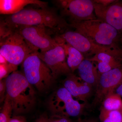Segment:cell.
Segmentation results:
<instances>
[{
  "instance_id": "25",
  "label": "cell",
  "mask_w": 122,
  "mask_h": 122,
  "mask_svg": "<svg viewBox=\"0 0 122 122\" xmlns=\"http://www.w3.org/2000/svg\"><path fill=\"white\" fill-rule=\"evenodd\" d=\"M35 122H50L49 119L45 115H42L37 118Z\"/></svg>"
},
{
  "instance_id": "26",
  "label": "cell",
  "mask_w": 122,
  "mask_h": 122,
  "mask_svg": "<svg viewBox=\"0 0 122 122\" xmlns=\"http://www.w3.org/2000/svg\"><path fill=\"white\" fill-rule=\"evenodd\" d=\"M9 122H26L23 118L19 116H15L11 118Z\"/></svg>"
},
{
  "instance_id": "8",
  "label": "cell",
  "mask_w": 122,
  "mask_h": 122,
  "mask_svg": "<svg viewBox=\"0 0 122 122\" xmlns=\"http://www.w3.org/2000/svg\"><path fill=\"white\" fill-rule=\"evenodd\" d=\"M59 35L63 41L80 51L84 56H94L99 53H106L122 58L121 48L96 44L75 30H67Z\"/></svg>"
},
{
  "instance_id": "28",
  "label": "cell",
  "mask_w": 122,
  "mask_h": 122,
  "mask_svg": "<svg viewBox=\"0 0 122 122\" xmlns=\"http://www.w3.org/2000/svg\"><path fill=\"white\" fill-rule=\"evenodd\" d=\"M0 64H4L8 62L7 60L3 56L0 55Z\"/></svg>"
},
{
  "instance_id": "1",
  "label": "cell",
  "mask_w": 122,
  "mask_h": 122,
  "mask_svg": "<svg viewBox=\"0 0 122 122\" xmlns=\"http://www.w3.org/2000/svg\"><path fill=\"white\" fill-rule=\"evenodd\" d=\"M43 25L61 34L70 27L65 19L55 10L48 7L25 8L12 15H7L0 21V35L21 27Z\"/></svg>"
},
{
  "instance_id": "18",
  "label": "cell",
  "mask_w": 122,
  "mask_h": 122,
  "mask_svg": "<svg viewBox=\"0 0 122 122\" xmlns=\"http://www.w3.org/2000/svg\"><path fill=\"white\" fill-rule=\"evenodd\" d=\"M102 103V107L107 110L120 111L122 106V98L114 92L107 95Z\"/></svg>"
},
{
  "instance_id": "15",
  "label": "cell",
  "mask_w": 122,
  "mask_h": 122,
  "mask_svg": "<svg viewBox=\"0 0 122 122\" xmlns=\"http://www.w3.org/2000/svg\"><path fill=\"white\" fill-rule=\"evenodd\" d=\"M86 59L97 63V68L100 74L122 66V58L107 53H99Z\"/></svg>"
},
{
  "instance_id": "17",
  "label": "cell",
  "mask_w": 122,
  "mask_h": 122,
  "mask_svg": "<svg viewBox=\"0 0 122 122\" xmlns=\"http://www.w3.org/2000/svg\"><path fill=\"white\" fill-rule=\"evenodd\" d=\"M57 36L64 48L68 66L72 73H73L77 69L81 62L85 59L84 55L80 51L63 41L59 35Z\"/></svg>"
},
{
  "instance_id": "6",
  "label": "cell",
  "mask_w": 122,
  "mask_h": 122,
  "mask_svg": "<svg viewBox=\"0 0 122 122\" xmlns=\"http://www.w3.org/2000/svg\"><path fill=\"white\" fill-rule=\"evenodd\" d=\"M14 30L20 33L26 42L37 51L46 52L59 44L56 39V35L54 37L52 36L53 34H58L43 25L21 27Z\"/></svg>"
},
{
  "instance_id": "13",
  "label": "cell",
  "mask_w": 122,
  "mask_h": 122,
  "mask_svg": "<svg viewBox=\"0 0 122 122\" xmlns=\"http://www.w3.org/2000/svg\"><path fill=\"white\" fill-rule=\"evenodd\" d=\"M63 84V87L78 101L86 102L91 93L92 86L72 72L67 75Z\"/></svg>"
},
{
  "instance_id": "2",
  "label": "cell",
  "mask_w": 122,
  "mask_h": 122,
  "mask_svg": "<svg viewBox=\"0 0 122 122\" xmlns=\"http://www.w3.org/2000/svg\"><path fill=\"white\" fill-rule=\"evenodd\" d=\"M6 95L11 100L13 113L18 114L28 112L34 106L36 93L26 80L23 73L16 71L5 78Z\"/></svg>"
},
{
  "instance_id": "22",
  "label": "cell",
  "mask_w": 122,
  "mask_h": 122,
  "mask_svg": "<svg viewBox=\"0 0 122 122\" xmlns=\"http://www.w3.org/2000/svg\"><path fill=\"white\" fill-rule=\"evenodd\" d=\"M6 85L5 78L0 81V102L4 101L6 94Z\"/></svg>"
},
{
  "instance_id": "29",
  "label": "cell",
  "mask_w": 122,
  "mask_h": 122,
  "mask_svg": "<svg viewBox=\"0 0 122 122\" xmlns=\"http://www.w3.org/2000/svg\"><path fill=\"white\" fill-rule=\"evenodd\" d=\"M83 122H97L95 120L93 119H85L82 120Z\"/></svg>"
},
{
  "instance_id": "4",
  "label": "cell",
  "mask_w": 122,
  "mask_h": 122,
  "mask_svg": "<svg viewBox=\"0 0 122 122\" xmlns=\"http://www.w3.org/2000/svg\"><path fill=\"white\" fill-rule=\"evenodd\" d=\"M38 52L29 55L22 63L21 68L29 83L42 92L50 89L55 79L50 69L39 58Z\"/></svg>"
},
{
  "instance_id": "19",
  "label": "cell",
  "mask_w": 122,
  "mask_h": 122,
  "mask_svg": "<svg viewBox=\"0 0 122 122\" xmlns=\"http://www.w3.org/2000/svg\"><path fill=\"white\" fill-rule=\"evenodd\" d=\"M99 117L101 122H122V114L119 110L108 111L101 107Z\"/></svg>"
},
{
  "instance_id": "9",
  "label": "cell",
  "mask_w": 122,
  "mask_h": 122,
  "mask_svg": "<svg viewBox=\"0 0 122 122\" xmlns=\"http://www.w3.org/2000/svg\"><path fill=\"white\" fill-rule=\"evenodd\" d=\"M63 16L69 21H82L97 19L93 2L91 0H59L55 1Z\"/></svg>"
},
{
  "instance_id": "5",
  "label": "cell",
  "mask_w": 122,
  "mask_h": 122,
  "mask_svg": "<svg viewBox=\"0 0 122 122\" xmlns=\"http://www.w3.org/2000/svg\"><path fill=\"white\" fill-rule=\"evenodd\" d=\"M38 52L35 50L16 30H13L0 37V55L12 65L22 64L29 55Z\"/></svg>"
},
{
  "instance_id": "10",
  "label": "cell",
  "mask_w": 122,
  "mask_h": 122,
  "mask_svg": "<svg viewBox=\"0 0 122 122\" xmlns=\"http://www.w3.org/2000/svg\"><path fill=\"white\" fill-rule=\"evenodd\" d=\"M56 38L59 43L56 47L46 52L39 51L38 53L39 58L50 69L55 79L72 72L67 64L63 46L57 36Z\"/></svg>"
},
{
  "instance_id": "12",
  "label": "cell",
  "mask_w": 122,
  "mask_h": 122,
  "mask_svg": "<svg viewBox=\"0 0 122 122\" xmlns=\"http://www.w3.org/2000/svg\"><path fill=\"white\" fill-rule=\"evenodd\" d=\"M93 3L97 18L109 24L122 35V0H116L106 6Z\"/></svg>"
},
{
  "instance_id": "20",
  "label": "cell",
  "mask_w": 122,
  "mask_h": 122,
  "mask_svg": "<svg viewBox=\"0 0 122 122\" xmlns=\"http://www.w3.org/2000/svg\"><path fill=\"white\" fill-rule=\"evenodd\" d=\"M13 113V109L11 100L5 96L4 103L0 114V122H9Z\"/></svg>"
},
{
  "instance_id": "31",
  "label": "cell",
  "mask_w": 122,
  "mask_h": 122,
  "mask_svg": "<svg viewBox=\"0 0 122 122\" xmlns=\"http://www.w3.org/2000/svg\"><path fill=\"white\" fill-rule=\"evenodd\" d=\"M120 112H121V113H122V108H121V109H120Z\"/></svg>"
},
{
  "instance_id": "24",
  "label": "cell",
  "mask_w": 122,
  "mask_h": 122,
  "mask_svg": "<svg viewBox=\"0 0 122 122\" xmlns=\"http://www.w3.org/2000/svg\"><path fill=\"white\" fill-rule=\"evenodd\" d=\"M116 0H93V1L103 5L106 6L113 3Z\"/></svg>"
},
{
  "instance_id": "21",
  "label": "cell",
  "mask_w": 122,
  "mask_h": 122,
  "mask_svg": "<svg viewBox=\"0 0 122 122\" xmlns=\"http://www.w3.org/2000/svg\"><path fill=\"white\" fill-rule=\"evenodd\" d=\"M17 66L8 62L4 64H0V80L6 78L10 74L17 71Z\"/></svg>"
},
{
  "instance_id": "3",
  "label": "cell",
  "mask_w": 122,
  "mask_h": 122,
  "mask_svg": "<svg viewBox=\"0 0 122 122\" xmlns=\"http://www.w3.org/2000/svg\"><path fill=\"white\" fill-rule=\"evenodd\" d=\"M70 27L98 45L121 48L119 45L120 34L114 28L100 19L82 21H70Z\"/></svg>"
},
{
  "instance_id": "27",
  "label": "cell",
  "mask_w": 122,
  "mask_h": 122,
  "mask_svg": "<svg viewBox=\"0 0 122 122\" xmlns=\"http://www.w3.org/2000/svg\"><path fill=\"white\" fill-rule=\"evenodd\" d=\"M115 92L122 98V83L116 89Z\"/></svg>"
},
{
  "instance_id": "23",
  "label": "cell",
  "mask_w": 122,
  "mask_h": 122,
  "mask_svg": "<svg viewBox=\"0 0 122 122\" xmlns=\"http://www.w3.org/2000/svg\"><path fill=\"white\" fill-rule=\"evenodd\" d=\"M69 117L57 115H52L49 118L50 122H71Z\"/></svg>"
},
{
  "instance_id": "16",
  "label": "cell",
  "mask_w": 122,
  "mask_h": 122,
  "mask_svg": "<svg viewBox=\"0 0 122 122\" xmlns=\"http://www.w3.org/2000/svg\"><path fill=\"white\" fill-rule=\"evenodd\" d=\"M79 77L83 81L93 86H96L98 82L100 74L97 66L89 59H85L79 66Z\"/></svg>"
},
{
  "instance_id": "30",
  "label": "cell",
  "mask_w": 122,
  "mask_h": 122,
  "mask_svg": "<svg viewBox=\"0 0 122 122\" xmlns=\"http://www.w3.org/2000/svg\"><path fill=\"white\" fill-rule=\"evenodd\" d=\"M119 45L122 50V35H120L119 41Z\"/></svg>"
},
{
  "instance_id": "14",
  "label": "cell",
  "mask_w": 122,
  "mask_h": 122,
  "mask_svg": "<svg viewBox=\"0 0 122 122\" xmlns=\"http://www.w3.org/2000/svg\"><path fill=\"white\" fill-rule=\"evenodd\" d=\"M29 5L40 8L48 7V3L38 0H0V13L2 15H12L20 12Z\"/></svg>"
},
{
  "instance_id": "11",
  "label": "cell",
  "mask_w": 122,
  "mask_h": 122,
  "mask_svg": "<svg viewBox=\"0 0 122 122\" xmlns=\"http://www.w3.org/2000/svg\"><path fill=\"white\" fill-rule=\"evenodd\" d=\"M122 83V66L115 68L100 75L96 86L93 106L102 102L109 94L114 92L118 86Z\"/></svg>"
},
{
  "instance_id": "7",
  "label": "cell",
  "mask_w": 122,
  "mask_h": 122,
  "mask_svg": "<svg viewBox=\"0 0 122 122\" xmlns=\"http://www.w3.org/2000/svg\"><path fill=\"white\" fill-rule=\"evenodd\" d=\"M84 104L75 99L64 87L54 92L48 101V107L52 115L77 117L82 112Z\"/></svg>"
}]
</instances>
